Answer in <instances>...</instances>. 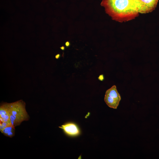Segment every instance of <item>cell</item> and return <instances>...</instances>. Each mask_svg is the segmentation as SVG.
Returning <instances> with one entry per match:
<instances>
[{"label": "cell", "instance_id": "1", "mask_svg": "<svg viewBox=\"0 0 159 159\" xmlns=\"http://www.w3.org/2000/svg\"><path fill=\"white\" fill-rule=\"evenodd\" d=\"M101 5L113 20L118 22L132 20L139 15L135 0H103Z\"/></svg>", "mask_w": 159, "mask_h": 159}, {"label": "cell", "instance_id": "2", "mask_svg": "<svg viewBox=\"0 0 159 159\" xmlns=\"http://www.w3.org/2000/svg\"><path fill=\"white\" fill-rule=\"evenodd\" d=\"M25 103L20 100L10 103V120L11 125L15 127L22 122L27 120L29 116L25 109Z\"/></svg>", "mask_w": 159, "mask_h": 159}, {"label": "cell", "instance_id": "3", "mask_svg": "<svg viewBox=\"0 0 159 159\" xmlns=\"http://www.w3.org/2000/svg\"><path fill=\"white\" fill-rule=\"evenodd\" d=\"M121 98L116 85H114L106 92L104 100L109 107L116 109Z\"/></svg>", "mask_w": 159, "mask_h": 159}, {"label": "cell", "instance_id": "4", "mask_svg": "<svg viewBox=\"0 0 159 159\" xmlns=\"http://www.w3.org/2000/svg\"><path fill=\"white\" fill-rule=\"evenodd\" d=\"M139 13L146 14L154 11L159 0H135Z\"/></svg>", "mask_w": 159, "mask_h": 159}, {"label": "cell", "instance_id": "5", "mask_svg": "<svg viewBox=\"0 0 159 159\" xmlns=\"http://www.w3.org/2000/svg\"><path fill=\"white\" fill-rule=\"evenodd\" d=\"M0 122H6L11 125L10 120V103L2 104L0 107Z\"/></svg>", "mask_w": 159, "mask_h": 159}, {"label": "cell", "instance_id": "6", "mask_svg": "<svg viewBox=\"0 0 159 159\" xmlns=\"http://www.w3.org/2000/svg\"><path fill=\"white\" fill-rule=\"evenodd\" d=\"M59 127L63 130L66 134L70 136H77L80 132L77 126L73 123H67Z\"/></svg>", "mask_w": 159, "mask_h": 159}, {"label": "cell", "instance_id": "7", "mask_svg": "<svg viewBox=\"0 0 159 159\" xmlns=\"http://www.w3.org/2000/svg\"><path fill=\"white\" fill-rule=\"evenodd\" d=\"M15 127L10 125L6 127L1 131L6 136L12 137L15 135Z\"/></svg>", "mask_w": 159, "mask_h": 159}, {"label": "cell", "instance_id": "8", "mask_svg": "<svg viewBox=\"0 0 159 159\" xmlns=\"http://www.w3.org/2000/svg\"><path fill=\"white\" fill-rule=\"evenodd\" d=\"M0 130L1 131L4 128L10 125H9L7 123L4 122H0Z\"/></svg>", "mask_w": 159, "mask_h": 159}, {"label": "cell", "instance_id": "9", "mask_svg": "<svg viewBox=\"0 0 159 159\" xmlns=\"http://www.w3.org/2000/svg\"><path fill=\"white\" fill-rule=\"evenodd\" d=\"M98 78L100 80L102 81L104 79V77L103 74H101L99 75Z\"/></svg>", "mask_w": 159, "mask_h": 159}, {"label": "cell", "instance_id": "10", "mask_svg": "<svg viewBox=\"0 0 159 159\" xmlns=\"http://www.w3.org/2000/svg\"><path fill=\"white\" fill-rule=\"evenodd\" d=\"M60 54H58L55 56V57L56 59H58L60 57Z\"/></svg>", "mask_w": 159, "mask_h": 159}, {"label": "cell", "instance_id": "11", "mask_svg": "<svg viewBox=\"0 0 159 159\" xmlns=\"http://www.w3.org/2000/svg\"><path fill=\"white\" fill-rule=\"evenodd\" d=\"M65 45L67 47H69L70 45V43L69 42H67L65 43Z\"/></svg>", "mask_w": 159, "mask_h": 159}, {"label": "cell", "instance_id": "12", "mask_svg": "<svg viewBox=\"0 0 159 159\" xmlns=\"http://www.w3.org/2000/svg\"><path fill=\"white\" fill-rule=\"evenodd\" d=\"M60 48L62 50H63L65 49V47L64 46H62L60 47Z\"/></svg>", "mask_w": 159, "mask_h": 159}]
</instances>
